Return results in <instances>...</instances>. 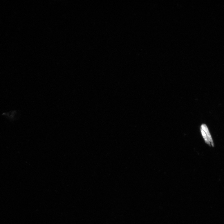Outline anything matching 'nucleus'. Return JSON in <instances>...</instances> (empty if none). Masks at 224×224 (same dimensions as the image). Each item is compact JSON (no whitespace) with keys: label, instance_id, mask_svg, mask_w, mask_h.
Segmentation results:
<instances>
[{"label":"nucleus","instance_id":"nucleus-1","mask_svg":"<svg viewBox=\"0 0 224 224\" xmlns=\"http://www.w3.org/2000/svg\"><path fill=\"white\" fill-rule=\"evenodd\" d=\"M200 131L205 143L210 146L214 147L213 141L209 129L206 125L203 124L200 127Z\"/></svg>","mask_w":224,"mask_h":224}]
</instances>
